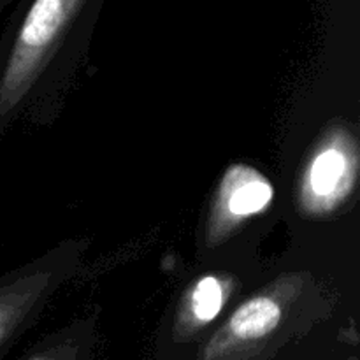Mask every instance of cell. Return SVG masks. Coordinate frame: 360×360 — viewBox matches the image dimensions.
<instances>
[{"label": "cell", "mask_w": 360, "mask_h": 360, "mask_svg": "<svg viewBox=\"0 0 360 360\" xmlns=\"http://www.w3.org/2000/svg\"><path fill=\"white\" fill-rule=\"evenodd\" d=\"M88 7L79 0H39L6 32L0 41V137L51 72Z\"/></svg>", "instance_id": "obj_1"}, {"label": "cell", "mask_w": 360, "mask_h": 360, "mask_svg": "<svg viewBox=\"0 0 360 360\" xmlns=\"http://www.w3.org/2000/svg\"><path fill=\"white\" fill-rule=\"evenodd\" d=\"M86 243H60L32 262L0 276V359L37 320L42 308L79 266Z\"/></svg>", "instance_id": "obj_2"}, {"label": "cell", "mask_w": 360, "mask_h": 360, "mask_svg": "<svg viewBox=\"0 0 360 360\" xmlns=\"http://www.w3.org/2000/svg\"><path fill=\"white\" fill-rule=\"evenodd\" d=\"M295 281H278L246 299L204 347L197 360H255L269 347L287 319L290 288Z\"/></svg>", "instance_id": "obj_3"}, {"label": "cell", "mask_w": 360, "mask_h": 360, "mask_svg": "<svg viewBox=\"0 0 360 360\" xmlns=\"http://www.w3.org/2000/svg\"><path fill=\"white\" fill-rule=\"evenodd\" d=\"M357 174L354 141L343 132L322 141L304 172V200L309 210H333L350 192Z\"/></svg>", "instance_id": "obj_4"}, {"label": "cell", "mask_w": 360, "mask_h": 360, "mask_svg": "<svg viewBox=\"0 0 360 360\" xmlns=\"http://www.w3.org/2000/svg\"><path fill=\"white\" fill-rule=\"evenodd\" d=\"M269 179L250 165H234L225 172L214 202V218L220 225H232L262 213L273 200Z\"/></svg>", "instance_id": "obj_5"}, {"label": "cell", "mask_w": 360, "mask_h": 360, "mask_svg": "<svg viewBox=\"0 0 360 360\" xmlns=\"http://www.w3.org/2000/svg\"><path fill=\"white\" fill-rule=\"evenodd\" d=\"M227 281L217 274L199 278L190 287L178 311V336L190 338L213 322L227 301Z\"/></svg>", "instance_id": "obj_6"}, {"label": "cell", "mask_w": 360, "mask_h": 360, "mask_svg": "<svg viewBox=\"0 0 360 360\" xmlns=\"http://www.w3.org/2000/svg\"><path fill=\"white\" fill-rule=\"evenodd\" d=\"M97 326L81 319L46 336L25 360H88L95 343Z\"/></svg>", "instance_id": "obj_7"}, {"label": "cell", "mask_w": 360, "mask_h": 360, "mask_svg": "<svg viewBox=\"0 0 360 360\" xmlns=\"http://www.w3.org/2000/svg\"><path fill=\"white\" fill-rule=\"evenodd\" d=\"M2 7H4V2H0V9H2Z\"/></svg>", "instance_id": "obj_8"}]
</instances>
